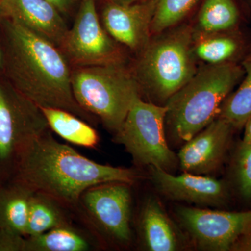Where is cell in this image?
Instances as JSON below:
<instances>
[{
	"label": "cell",
	"mask_w": 251,
	"mask_h": 251,
	"mask_svg": "<svg viewBox=\"0 0 251 251\" xmlns=\"http://www.w3.org/2000/svg\"><path fill=\"white\" fill-rule=\"evenodd\" d=\"M1 72L15 88L42 108L67 110L94 126L97 120L74 97L72 67L58 47L25 28L0 18Z\"/></svg>",
	"instance_id": "1"
},
{
	"label": "cell",
	"mask_w": 251,
	"mask_h": 251,
	"mask_svg": "<svg viewBox=\"0 0 251 251\" xmlns=\"http://www.w3.org/2000/svg\"><path fill=\"white\" fill-rule=\"evenodd\" d=\"M142 176L137 170L100 164L82 156L56 140L50 129L31 142L10 180L50 196L75 211L89 188L115 181L133 185Z\"/></svg>",
	"instance_id": "2"
},
{
	"label": "cell",
	"mask_w": 251,
	"mask_h": 251,
	"mask_svg": "<svg viewBox=\"0 0 251 251\" xmlns=\"http://www.w3.org/2000/svg\"><path fill=\"white\" fill-rule=\"evenodd\" d=\"M240 62L204 64L165 104L166 135L185 143L219 115L225 99L244 76Z\"/></svg>",
	"instance_id": "3"
},
{
	"label": "cell",
	"mask_w": 251,
	"mask_h": 251,
	"mask_svg": "<svg viewBox=\"0 0 251 251\" xmlns=\"http://www.w3.org/2000/svg\"><path fill=\"white\" fill-rule=\"evenodd\" d=\"M193 41V27L178 25L153 36L137 54L130 69L142 95L145 94L150 102L164 105L197 72Z\"/></svg>",
	"instance_id": "4"
},
{
	"label": "cell",
	"mask_w": 251,
	"mask_h": 251,
	"mask_svg": "<svg viewBox=\"0 0 251 251\" xmlns=\"http://www.w3.org/2000/svg\"><path fill=\"white\" fill-rule=\"evenodd\" d=\"M73 93L77 103L112 133L120 128L135 100L139 85L126 64L72 69Z\"/></svg>",
	"instance_id": "5"
},
{
	"label": "cell",
	"mask_w": 251,
	"mask_h": 251,
	"mask_svg": "<svg viewBox=\"0 0 251 251\" xmlns=\"http://www.w3.org/2000/svg\"><path fill=\"white\" fill-rule=\"evenodd\" d=\"M167 108L135 100L120 128L113 134V142L123 145L135 164L154 166L173 173L179 165L177 154L168 145L165 120Z\"/></svg>",
	"instance_id": "6"
},
{
	"label": "cell",
	"mask_w": 251,
	"mask_h": 251,
	"mask_svg": "<svg viewBox=\"0 0 251 251\" xmlns=\"http://www.w3.org/2000/svg\"><path fill=\"white\" fill-rule=\"evenodd\" d=\"M50 130L40 107L0 79V181H9L31 142Z\"/></svg>",
	"instance_id": "7"
},
{
	"label": "cell",
	"mask_w": 251,
	"mask_h": 251,
	"mask_svg": "<svg viewBox=\"0 0 251 251\" xmlns=\"http://www.w3.org/2000/svg\"><path fill=\"white\" fill-rule=\"evenodd\" d=\"M133 185L104 183L92 186L80 196L75 212L105 244L127 248L133 239Z\"/></svg>",
	"instance_id": "8"
},
{
	"label": "cell",
	"mask_w": 251,
	"mask_h": 251,
	"mask_svg": "<svg viewBox=\"0 0 251 251\" xmlns=\"http://www.w3.org/2000/svg\"><path fill=\"white\" fill-rule=\"evenodd\" d=\"M120 46L100 23L95 0H81L74 25L59 49L72 69L126 64Z\"/></svg>",
	"instance_id": "9"
},
{
	"label": "cell",
	"mask_w": 251,
	"mask_h": 251,
	"mask_svg": "<svg viewBox=\"0 0 251 251\" xmlns=\"http://www.w3.org/2000/svg\"><path fill=\"white\" fill-rule=\"evenodd\" d=\"M174 211L186 235L200 250L231 251L251 229V209L236 212L179 205Z\"/></svg>",
	"instance_id": "10"
},
{
	"label": "cell",
	"mask_w": 251,
	"mask_h": 251,
	"mask_svg": "<svg viewBox=\"0 0 251 251\" xmlns=\"http://www.w3.org/2000/svg\"><path fill=\"white\" fill-rule=\"evenodd\" d=\"M148 168L153 187L167 199L210 207H222L228 202V187L224 181L185 172L174 175L154 166Z\"/></svg>",
	"instance_id": "11"
},
{
	"label": "cell",
	"mask_w": 251,
	"mask_h": 251,
	"mask_svg": "<svg viewBox=\"0 0 251 251\" xmlns=\"http://www.w3.org/2000/svg\"><path fill=\"white\" fill-rule=\"evenodd\" d=\"M156 0H140L130 4H104L102 25L116 42L136 54L151 41V27Z\"/></svg>",
	"instance_id": "12"
},
{
	"label": "cell",
	"mask_w": 251,
	"mask_h": 251,
	"mask_svg": "<svg viewBox=\"0 0 251 251\" xmlns=\"http://www.w3.org/2000/svg\"><path fill=\"white\" fill-rule=\"evenodd\" d=\"M234 130L228 122L216 117L179 150L177 157L181 169L198 175L217 171L224 163Z\"/></svg>",
	"instance_id": "13"
},
{
	"label": "cell",
	"mask_w": 251,
	"mask_h": 251,
	"mask_svg": "<svg viewBox=\"0 0 251 251\" xmlns=\"http://www.w3.org/2000/svg\"><path fill=\"white\" fill-rule=\"evenodd\" d=\"M0 18L9 20L59 47L69 27L47 0H0Z\"/></svg>",
	"instance_id": "14"
},
{
	"label": "cell",
	"mask_w": 251,
	"mask_h": 251,
	"mask_svg": "<svg viewBox=\"0 0 251 251\" xmlns=\"http://www.w3.org/2000/svg\"><path fill=\"white\" fill-rule=\"evenodd\" d=\"M136 229L140 246L145 251H178L187 246L186 234L154 196H148L142 204Z\"/></svg>",
	"instance_id": "15"
},
{
	"label": "cell",
	"mask_w": 251,
	"mask_h": 251,
	"mask_svg": "<svg viewBox=\"0 0 251 251\" xmlns=\"http://www.w3.org/2000/svg\"><path fill=\"white\" fill-rule=\"evenodd\" d=\"M76 219L77 214L75 220L69 224L39 235L25 237V251H91L106 248L83 220L81 219L82 224H77Z\"/></svg>",
	"instance_id": "16"
},
{
	"label": "cell",
	"mask_w": 251,
	"mask_h": 251,
	"mask_svg": "<svg viewBox=\"0 0 251 251\" xmlns=\"http://www.w3.org/2000/svg\"><path fill=\"white\" fill-rule=\"evenodd\" d=\"M251 44L240 28L208 34L193 30V53L205 64L240 62Z\"/></svg>",
	"instance_id": "17"
},
{
	"label": "cell",
	"mask_w": 251,
	"mask_h": 251,
	"mask_svg": "<svg viewBox=\"0 0 251 251\" xmlns=\"http://www.w3.org/2000/svg\"><path fill=\"white\" fill-rule=\"evenodd\" d=\"M34 193L30 188L13 180L0 185V226L25 237Z\"/></svg>",
	"instance_id": "18"
},
{
	"label": "cell",
	"mask_w": 251,
	"mask_h": 251,
	"mask_svg": "<svg viewBox=\"0 0 251 251\" xmlns=\"http://www.w3.org/2000/svg\"><path fill=\"white\" fill-rule=\"evenodd\" d=\"M40 108L50 129L62 139L77 146L87 149L97 148L100 138L94 126L62 109Z\"/></svg>",
	"instance_id": "19"
},
{
	"label": "cell",
	"mask_w": 251,
	"mask_h": 251,
	"mask_svg": "<svg viewBox=\"0 0 251 251\" xmlns=\"http://www.w3.org/2000/svg\"><path fill=\"white\" fill-rule=\"evenodd\" d=\"M75 211L44 193L33 194L26 237H34L75 220Z\"/></svg>",
	"instance_id": "20"
},
{
	"label": "cell",
	"mask_w": 251,
	"mask_h": 251,
	"mask_svg": "<svg viewBox=\"0 0 251 251\" xmlns=\"http://www.w3.org/2000/svg\"><path fill=\"white\" fill-rule=\"evenodd\" d=\"M243 14L237 0H204L193 30L208 34L237 29Z\"/></svg>",
	"instance_id": "21"
},
{
	"label": "cell",
	"mask_w": 251,
	"mask_h": 251,
	"mask_svg": "<svg viewBox=\"0 0 251 251\" xmlns=\"http://www.w3.org/2000/svg\"><path fill=\"white\" fill-rule=\"evenodd\" d=\"M241 64L244 76L239 87L229 94L221 105L217 117L226 120L235 129H241L251 115V44Z\"/></svg>",
	"instance_id": "22"
},
{
	"label": "cell",
	"mask_w": 251,
	"mask_h": 251,
	"mask_svg": "<svg viewBox=\"0 0 251 251\" xmlns=\"http://www.w3.org/2000/svg\"><path fill=\"white\" fill-rule=\"evenodd\" d=\"M198 0H156L151 23V35L178 25L197 4Z\"/></svg>",
	"instance_id": "23"
},
{
	"label": "cell",
	"mask_w": 251,
	"mask_h": 251,
	"mask_svg": "<svg viewBox=\"0 0 251 251\" xmlns=\"http://www.w3.org/2000/svg\"><path fill=\"white\" fill-rule=\"evenodd\" d=\"M234 179L241 196L251 199V145L241 143L234 158Z\"/></svg>",
	"instance_id": "24"
},
{
	"label": "cell",
	"mask_w": 251,
	"mask_h": 251,
	"mask_svg": "<svg viewBox=\"0 0 251 251\" xmlns=\"http://www.w3.org/2000/svg\"><path fill=\"white\" fill-rule=\"evenodd\" d=\"M25 237L0 226V251H25Z\"/></svg>",
	"instance_id": "25"
},
{
	"label": "cell",
	"mask_w": 251,
	"mask_h": 251,
	"mask_svg": "<svg viewBox=\"0 0 251 251\" xmlns=\"http://www.w3.org/2000/svg\"><path fill=\"white\" fill-rule=\"evenodd\" d=\"M231 251H251V229L234 244Z\"/></svg>",
	"instance_id": "26"
},
{
	"label": "cell",
	"mask_w": 251,
	"mask_h": 251,
	"mask_svg": "<svg viewBox=\"0 0 251 251\" xmlns=\"http://www.w3.org/2000/svg\"><path fill=\"white\" fill-rule=\"evenodd\" d=\"M53 4L62 14H68L72 11L73 6L76 0H47Z\"/></svg>",
	"instance_id": "27"
},
{
	"label": "cell",
	"mask_w": 251,
	"mask_h": 251,
	"mask_svg": "<svg viewBox=\"0 0 251 251\" xmlns=\"http://www.w3.org/2000/svg\"><path fill=\"white\" fill-rule=\"evenodd\" d=\"M244 128V134L242 142L248 145H251V115L247 119Z\"/></svg>",
	"instance_id": "28"
},
{
	"label": "cell",
	"mask_w": 251,
	"mask_h": 251,
	"mask_svg": "<svg viewBox=\"0 0 251 251\" xmlns=\"http://www.w3.org/2000/svg\"><path fill=\"white\" fill-rule=\"evenodd\" d=\"M243 14L251 18V0H237Z\"/></svg>",
	"instance_id": "29"
},
{
	"label": "cell",
	"mask_w": 251,
	"mask_h": 251,
	"mask_svg": "<svg viewBox=\"0 0 251 251\" xmlns=\"http://www.w3.org/2000/svg\"><path fill=\"white\" fill-rule=\"evenodd\" d=\"M103 4L106 3H115V4H130L133 3L137 2L140 0H101Z\"/></svg>",
	"instance_id": "30"
},
{
	"label": "cell",
	"mask_w": 251,
	"mask_h": 251,
	"mask_svg": "<svg viewBox=\"0 0 251 251\" xmlns=\"http://www.w3.org/2000/svg\"><path fill=\"white\" fill-rule=\"evenodd\" d=\"M2 64H3L2 48H1V40H0V71L1 70V68H2Z\"/></svg>",
	"instance_id": "31"
},
{
	"label": "cell",
	"mask_w": 251,
	"mask_h": 251,
	"mask_svg": "<svg viewBox=\"0 0 251 251\" xmlns=\"http://www.w3.org/2000/svg\"><path fill=\"white\" fill-rule=\"evenodd\" d=\"M1 184H2V183H1V181H0V185H1Z\"/></svg>",
	"instance_id": "32"
}]
</instances>
